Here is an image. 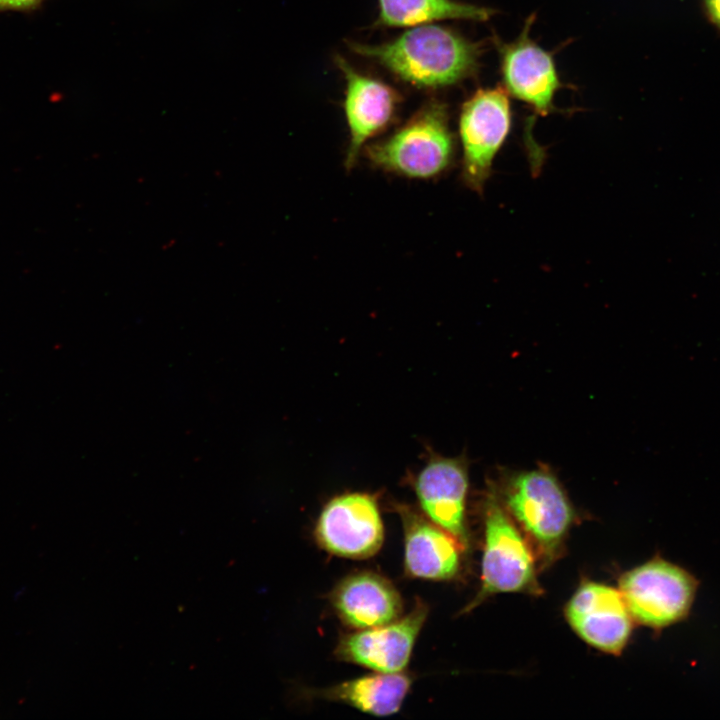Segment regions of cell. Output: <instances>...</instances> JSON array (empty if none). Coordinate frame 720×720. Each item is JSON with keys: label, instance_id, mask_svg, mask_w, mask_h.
Instances as JSON below:
<instances>
[{"label": "cell", "instance_id": "obj_10", "mask_svg": "<svg viewBox=\"0 0 720 720\" xmlns=\"http://www.w3.org/2000/svg\"><path fill=\"white\" fill-rule=\"evenodd\" d=\"M565 616L582 640L610 654H619L632 632L633 618L619 589L601 583H583L570 598Z\"/></svg>", "mask_w": 720, "mask_h": 720}, {"label": "cell", "instance_id": "obj_18", "mask_svg": "<svg viewBox=\"0 0 720 720\" xmlns=\"http://www.w3.org/2000/svg\"><path fill=\"white\" fill-rule=\"evenodd\" d=\"M704 4L711 21L720 29V0H704Z\"/></svg>", "mask_w": 720, "mask_h": 720}, {"label": "cell", "instance_id": "obj_8", "mask_svg": "<svg viewBox=\"0 0 720 720\" xmlns=\"http://www.w3.org/2000/svg\"><path fill=\"white\" fill-rule=\"evenodd\" d=\"M335 62L345 79L343 108L349 140L344 165L350 171L366 145L392 124L400 95L380 79L361 73L341 56H336Z\"/></svg>", "mask_w": 720, "mask_h": 720}, {"label": "cell", "instance_id": "obj_11", "mask_svg": "<svg viewBox=\"0 0 720 720\" xmlns=\"http://www.w3.org/2000/svg\"><path fill=\"white\" fill-rule=\"evenodd\" d=\"M427 614V606L418 601L401 619L348 634L339 641L336 657L375 672H403Z\"/></svg>", "mask_w": 720, "mask_h": 720}, {"label": "cell", "instance_id": "obj_14", "mask_svg": "<svg viewBox=\"0 0 720 720\" xmlns=\"http://www.w3.org/2000/svg\"><path fill=\"white\" fill-rule=\"evenodd\" d=\"M331 603L343 623L355 629L393 622L403 607L393 584L367 571L343 579L333 590Z\"/></svg>", "mask_w": 720, "mask_h": 720}, {"label": "cell", "instance_id": "obj_4", "mask_svg": "<svg viewBox=\"0 0 720 720\" xmlns=\"http://www.w3.org/2000/svg\"><path fill=\"white\" fill-rule=\"evenodd\" d=\"M484 512L482 585L468 610L492 594L535 591L537 586L532 547L497 493L488 495Z\"/></svg>", "mask_w": 720, "mask_h": 720}, {"label": "cell", "instance_id": "obj_17", "mask_svg": "<svg viewBox=\"0 0 720 720\" xmlns=\"http://www.w3.org/2000/svg\"><path fill=\"white\" fill-rule=\"evenodd\" d=\"M42 0H0V9L25 10L37 6Z\"/></svg>", "mask_w": 720, "mask_h": 720}, {"label": "cell", "instance_id": "obj_15", "mask_svg": "<svg viewBox=\"0 0 720 720\" xmlns=\"http://www.w3.org/2000/svg\"><path fill=\"white\" fill-rule=\"evenodd\" d=\"M411 683V677L402 672H377L342 682L319 692V695L383 717L399 711Z\"/></svg>", "mask_w": 720, "mask_h": 720}, {"label": "cell", "instance_id": "obj_5", "mask_svg": "<svg viewBox=\"0 0 720 720\" xmlns=\"http://www.w3.org/2000/svg\"><path fill=\"white\" fill-rule=\"evenodd\" d=\"M697 580L684 568L654 558L622 575L619 591L632 618L661 629L684 619L693 604Z\"/></svg>", "mask_w": 720, "mask_h": 720}, {"label": "cell", "instance_id": "obj_2", "mask_svg": "<svg viewBox=\"0 0 720 720\" xmlns=\"http://www.w3.org/2000/svg\"><path fill=\"white\" fill-rule=\"evenodd\" d=\"M369 164L395 176L431 180L452 166L455 141L445 103L430 100L389 136L362 151Z\"/></svg>", "mask_w": 720, "mask_h": 720}, {"label": "cell", "instance_id": "obj_13", "mask_svg": "<svg viewBox=\"0 0 720 720\" xmlns=\"http://www.w3.org/2000/svg\"><path fill=\"white\" fill-rule=\"evenodd\" d=\"M404 530V565L412 577L448 580L458 572L460 544L410 507H398Z\"/></svg>", "mask_w": 720, "mask_h": 720}, {"label": "cell", "instance_id": "obj_1", "mask_svg": "<svg viewBox=\"0 0 720 720\" xmlns=\"http://www.w3.org/2000/svg\"><path fill=\"white\" fill-rule=\"evenodd\" d=\"M348 46L419 88L446 87L473 76L481 55L479 43L435 23L409 27L384 43L349 42Z\"/></svg>", "mask_w": 720, "mask_h": 720}, {"label": "cell", "instance_id": "obj_3", "mask_svg": "<svg viewBox=\"0 0 720 720\" xmlns=\"http://www.w3.org/2000/svg\"><path fill=\"white\" fill-rule=\"evenodd\" d=\"M496 493L542 562L557 557L574 509L556 475L546 467L514 472Z\"/></svg>", "mask_w": 720, "mask_h": 720}, {"label": "cell", "instance_id": "obj_12", "mask_svg": "<svg viewBox=\"0 0 720 720\" xmlns=\"http://www.w3.org/2000/svg\"><path fill=\"white\" fill-rule=\"evenodd\" d=\"M467 464L461 458L432 456L415 479L419 505L427 518L444 529L464 549L468 544Z\"/></svg>", "mask_w": 720, "mask_h": 720}, {"label": "cell", "instance_id": "obj_16", "mask_svg": "<svg viewBox=\"0 0 720 720\" xmlns=\"http://www.w3.org/2000/svg\"><path fill=\"white\" fill-rule=\"evenodd\" d=\"M377 24L384 27H413L443 20L486 21L491 8L457 0H378Z\"/></svg>", "mask_w": 720, "mask_h": 720}, {"label": "cell", "instance_id": "obj_6", "mask_svg": "<svg viewBox=\"0 0 720 720\" xmlns=\"http://www.w3.org/2000/svg\"><path fill=\"white\" fill-rule=\"evenodd\" d=\"M508 95L501 87L479 89L461 107L458 121L461 178L474 192L483 191L493 161L510 132Z\"/></svg>", "mask_w": 720, "mask_h": 720}, {"label": "cell", "instance_id": "obj_7", "mask_svg": "<svg viewBox=\"0 0 720 720\" xmlns=\"http://www.w3.org/2000/svg\"><path fill=\"white\" fill-rule=\"evenodd\" d=\"M315 536L326 551L345 558L375 555L384 540V526L376 498L363 492L332 498L322 509Z\"/></svg>", "mask_w": 720, "mask_h": 720}, {"label": "cell", "instance_id": "obj_9", "mask_svg": "<svg viewBox=\"0 0 720 720\" xmlns=\"http://www.w3.org/2000/svg\"><path fill=\"white\" fill-rule=\"evenodd\" d=\"M533 20L527 19L514 41L498 45L500 68L507 93L545 116L554 107L561 82L552 55L530 38Z\"/></svg>", "mask_w": 720, "mask_h": 720}]
</instances>
